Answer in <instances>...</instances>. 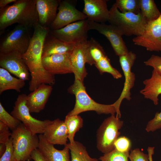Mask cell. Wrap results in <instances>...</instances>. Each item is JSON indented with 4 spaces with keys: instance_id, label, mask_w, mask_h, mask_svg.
I'll list each match as a JSON object with an SVG mask.
<instances>
[{
    "instance_id": "5bb4252c",
    "label": "cell",
    "mask_w": 161,
    "mask_h": 161,
    "mask_svg": "<svg viewBox=\"0 0 161 161\" xmlns=\"http://www.w3.org/2000/svg\"><path fill=\"white\" fill-rule=\"evenodd\" d=\"M22 55L16 52L0 54V66L24 81L29 79L30 73Z\"/></svg>"
},
{
    "instance_id": "6da1fadb",
    "label": "cell",
    "mask_w": 161,
    "mask_h": 161,
    "mask_svg": "<svg viewBox=\"0 0 161 161\" xmlns=\"http://www.w3.org/2000/svg\"><path fill=\"white\" fill-rule=\"evenodd\" d=\"M34 28L28 48L22 56L31 76L29 88L31 92L42 83L52 86L55 83L54 75L45 70L42 63L43 45L47 36L50 32V28L43 26L39 23Z\"/></svg>"
},
{
    "instance_id": "d4e9b609",
    "label": "cell",
    "mask_w": 161,
    "mask_h": 161,
    "mask_svg": "<svg viewBox=\"0 0 161 161\" xmlns=\"http://www.w3.org/2000/svg\"><path fill=\"white\" fill-rule=\"evenodd\" d=\"M84 52L86 63L90 65H95L106 55L102 47L92 38L86 42Z\"/></svg>"
},
{
    "instance_id": "836d02e7",
    "label": "cell",
    "mask_w": 161,
    "mask_h": 161,
    "mask_svg": "<svg viewBox=\"0 0 161 161\" xmlns=\"http://www.w3.org/2000/svg\"><path fill=\"white\" fill-rule=\"evenodd\" d=\"M115 148L121 152H129L131 146L130 140L128 137L122 136L118 137L114 143Z\"/></svg>"
},
{
    "instance_id": "cb8c5ba5",
    "label": "cell",
    "mask_w": 161,
    "mask_h": 161,
    "mask_svg": "<svg viewBox=\"0 0 161 161\" xmlns=\"http://www.w3.org/2000/svg\"><path fill=\"white\" fill-rule=\"evenodd\" d=\"M25 81L12 76L5 69L0 68V94L9 90H14L20 92L24 86Z\"/></svg>"
},
{
    "instance_id": "5b68a950",
    "label": "cell",
    "mask_w": 161,
    "mask_h": 161,
    "mask_svg": "<svg viewBox=\"0 0 161 161\" xmlns=\"http://www.w3.org/2000/svg\"><path fill=\"white\" fill-rule=\"evenodd\" d=\"M16 161H28L31 160V154L38 147V136L33 134L21 123L12 131L11 136Z\"/></svg>"
},
{
    "instance_id": "f1b7e54d",
    "label": "cell",
    "mask_w": 161,
    "mask_h": 161,
    "mask_svg": "<svg viewBox=\"0 0 161 161\" xmlns=\"http://www.w3.org/2000/svg\"><path fill=\"white\" fill-rule=\"evenodd\" d=\"M115 4L122 13L137 14L140 12V0H117Z\"/></svg>"
},
{
    "instance_id": "7c38bea8",
    "label": "cell",
    "mask_w": 161,
    "mask_h": 161,
    "mask_svg": "<svg viewBox=\"0 0 161 161\" xmlns=\"http://www.w3.org/2000/svg\"><path fill=\"white\" fill-rule=\"evenodd\" d=\"M56 17L49 27L50 30L62 28L73 22L87 19L86 16L78 10L69 0L61 1Z\"/></svg>"
},
{
    "instance_id": "b9f144b4",
    "label": "cell",
    "mask_w": 161,
    "mask_h": 161,
    "mask_svg": "<svg viewBox=\"0 0 161 161\" xmlns=\"http://www.w3.org/2000/svg\"><path fill=\"white\" fill-rule=\"evenodd\" d=\"M0 156L3 154L6 149V146L5 144L0 143Z\"/></svg>"
},
{
    "instance_id": "83f0119b",
    "label": "cell",
    "mask_w": 161,
    "mask_h": 161,
    "mask_svg": "<svg viewBox=\"0 0 161 161\" xmlns=\"http://www.w3.org/2000/svg\"><path fill=\"white\" fill-rule=\"evenodd\" d=\"M64 122L68 131V139L69 143L72 144L75 141L74 137L75 133L83 127V119L78 115H69L67 114L65 117Z\"/></svg>"
},
{
    "instance_id": "ac0fdd59",
    "label": "cell",
    "mask_w": 161,
    "mask_h": 161,
    "mask_svg": "<svg viewBox=\"0 0 161 161\" xmlns=\"http://www.w3.org/2000/svg\"><path fill=\"white\" fill-rule=\"evenodd\" d=\"M50 143L65 146L67 144L68 133L64 121L57 118L50 122L46 127L43 134Z\"/></svg>"
},
{
    "instance_id": "74e56055",
    "label": "cell",
    "mask_w": 161,
    "mask_h": 161,
    "mask_svg": "<svg viewBox=\"0 0 161 161\" xmlns=\"http://www.w3.org/2000/svg\"><path fill=\"white\" fill-rule=\"evenodd\" d=\"M9 128L5 124L0 121V143H5L9 139L11 135Z\"/></svg>"
},
{
    "instance_id": "3957f363",
    "label": "cell",
    "mask_w": 161,
    "mask_h": 161,
    "mask_svg": "<svg viewBox=\"0 0 161 161\" xmlns=\"http://www.w3.org/2000/svg\"><path fill=\"white\" fill-rule=\"evenodd\" d=\"M68 93L75 95V102L73 109L69 112V115H78L88 111H94L97 114L115 115L116 113L113 104L106 105L99 103L94 100L87 93L83 83L75 78L73 83L68 89Z\"/></svg>"
},
{
    "instance_id": "d6986e66",
    "label": "cell",
    "mask_w": 161,
    "mask_h": 161,
    "mask_svg": "<svg viewBox=\"0 0 161 161\" xmlns=\"http://www.w3.org/2000/svg\"><path fill=\"white\" fill-rule=\"evenodd\" d=\"M38 148L47 161H71L70 150L66 145L62 150H59L46 139L43 134H39Z\"/></svg>"
},
{
    "instance_id": "4dcf8cb0",
    "label": "cell",
    "mask_w": 161,
    "mask_h": 161,
    "mask_svg": "<svg viewBox=\"0 0 161 161\" xmlns=\"http://www.w3.org/2000/svg\"><path fill=\"white\" fill-rule=\"evenodd\" d=\"M0 121L6 124L12 131L16 129L21 122L9 114L0 102Z\"/></svg>"
},
{
    "instance_id": "e0dca14e",
    "label": "cell",
    "mask_w": 161,
    "mask_h": 161,
    "mask_svg": "<svg viewBox=\"0 0 161 161\" xmlns=\"http://www.w3.org/2000/svg\"><path fill=\"white\" fill-rule=\"evenodd\" d=\"M52 90V86L42 83L27 95L26 104L30 113H39L44 109Z\"/></svg>"
},
{
    "instance_id": "7402d4cb",
    "label": "cell",
    "mask_w": 161,
    "mask_h": 161,
    "mask_svg": "<svg viewBox=\"0 0 161 161\" xmlns=\"http://www.w3.org/2000/svg\"><path fill=\"white\" fill-rule=\"evenodd\" d=\"M76 44L61 40L55 37L49 32L44 41L42 58L54 54L70 53Z\"/></svg>"
},
{
    "instance_id": "60d3db41",
    "label": "cell",
    "mask_w": 161,
    "mask_h": 161,
    "mask_svg": "<svg viewBox=\"0 0 161 161\" xmlns=\"http://www.w3.org/2000/svg\"><path fill=\"white\" fill-rule=\"evenodd\" d=\"M154 147H148L147 150L148 152V159L149 161H153L152 159V156L154 153Z\"/></svg>"
},
{
    "instance_id": "d590c367",
    "label": "cell",
    "mask_w": 161,
    "mask_h": 161,
    "mask_svg": "<svg viewBox=\"0 0 161 161\" xmlns=\"http://www.w3.org/2000/svg\"><path fill=\"white\" fill-rule=\"evenodd\" d=\"M144 63L146 66L153 67L154 70L161 75V57L152 55Z\"/></svg>"
},
{
    "instance_id": "484cf974",
    "label": "cell",
    "mask_w": 161,
    "mask_h": 161,
    "mask_svg": "<svg viewBox=\"0 0 161 161\" xmlns=\"http://www.w3.org/2000/svg\"><path fill=\"white\" fill-rule=\"evenodd\" d=\"M65 145L69 149L71 161H99L90 157L85 147L78 141H75L72 144L69 143Z\"/></svg>"
},
{
    "instance_id": "52a82bcc",
    "label": "cell",
    "mask_w": 161,
    "mask_h": 161,
    "mask_svg": "<svg viewBox=\"0 0 161 161\" xmlns=\"http://www.w3.org/2000/svg\"><path fill=\"white\" fill-rule=\"evenodd\" d=\"M31 38L28 28L18 24L1 41L0 54L16 52L22 55L28 48Z\"/></svg>"
},
{
    "instance_id": "8992f818",
    "label": "cell",
    "mask_w": 161,
    "mask_h": 161,
    "mask_svg": "<svg viewBox=\"0 0 161 161\" xmlns=\"http://www.w3.org/2000/svg\"><path fill=\"white\" fill-rule=\"evenodd\" d=\"M123 125V122L115 115L105 119L97 131L96 146L104 154L115 148V143L120 134L119 130Z\"/></svg>"
},
{
    "instance_id": "ba28073f",
    "label": "cell",
    "mask_w": 161,
    "mask_h": 161,
    "mask_svg": "<svg viewBox=\"0 0 161 161\" xmlns=\"http://www.w3.org/2000/svg\"><path fill=\"white\" fill-rule=\"evenodd\" d=\"M27 97V95L24 94L18 96L10 114L21 122L33 134H43L51 120H41L33 117L26 104Z\"/></svg>"
},
{
    "instance_id": "d6a6232c",
    "label": "cell",
    "mask_w": 161,
    "mask_h": 161,
    "mask_svg": "<svg viewBox=\"0 0 161 161\" xmlns=\"http://www.w3.org/2000/svg\"><path fill=\"white\" fill-rule=\"evenodd\" d=\"M6 149L0 157V161H16L14 156L12 140L11 137L5 143Z\"/></svg>"
},
{
    "instance_id": "4fadbf2b",
    "label": "cell",
    "mask_w": 161,
    "mask_h": 161,
    "mask_svg": "<svg viewBox=\"0 0 161 161\" xmlns=\"http://www.w3.org/2000/svg\"><path fill=\"white\" fill-rule=\"evenodd\" d=\"M89 30H96L105 36L110 42L116 55L119 57L129 52L122 35L111 25L89 21Z\"/></svg>"
},
{
    "instance_id": "277c9868",
    "label": "cell",
    "mask_w": 161,
    "mask_h": 161,
    "mask_svg": "<svg viewBox=\"0 0 161 161\" xmlns=\"http://www.w3.org/2000/svg\"><path fill=\"white\" fill-rule=\"evenodd\" d=\"M108 21L121 35L139 36L143 32L147 21L141 12L123 13L114 3L109 10Z\"/></svg>"
},
{
    "instance_id": "f35d334b",
    "label": "cell",
    "mask_w": 161,
    "mask_h": 161,
    "mask_svg": "<svg viewBox=\"0 0 161 161\" xmlns=\"http://www.w3.org/2000/svg\"><path fill=\"white\" fill-rule=\"evenodd\" d=\"M31 158L34 161H47L38 148L31 152Z\"/></svg>"
},
{
    "instance_id": "4316f807",
    "label": "cell",
    "mask_w": 161,
    "mask_h": 161,
    "mask_svg": "<svg viewBox=\"0 0 161 161\" xmlns=\"http://www.w3.org/2000/svg\"><path fill=\"white\" fill-rule=\"evenodd\" d=\"M140 12L147 22L157 19L161 13L153 0H140Z\"/></svg>"
},
{
    "instance_id": "e575fe53",
    "label": "cell",
    "mask_w": 161,
    "mask_h": 161,
    "mask_svg": "<svg viewBox=\"0 0 161 161\" xmlns=\"http://www.w3.org/2000/svg\"><path fill=\"white\" fill-rule=\"evenodd\" d=\"M161 128V112H157L154 117L149 121L146 125L145 130L148 132H153Z\"/></svg>"
},
{
    "instance_id": "8fae6325",
    "label": "cell",
    "mask_w": 161,
    "mask_h": 161,
    "mask_svg": "<svg viewBox=\"0 0 161 161\" xmlns=\"http://www.w3.org/2000/svg\"><path fill=\"white\" fill-rule=\"evenodd\" d=\"M89 21L87 19L70 24L57 30H50V33L56 38L63 41L75 44L87 41Z\"/></svg>"
},
{
    "instance_id": "ffe728a7",
    "label": "cell",
    "mask_w": 161,
    "mask_h": 161,
    "mask_svg": "<svg viewBox=\"0 0 161 161\" xmlns=\"http://www.w3.org/2000/svg\"><path fill=\"white\" fill-rule=\"evenodd\" d=\"M61 0H36V7L39 23L49 27L55 20Z\"/></svg>"
},
{
    "instance_id": "44dd1931",
    "label": "cell",
    "mask_w": 161,
    "mask_h": 161,
    "mask_svg": "<svg viewBox=\"0 0 161 161\" xmlns=\"http://www.w3.org/2000/svg\"><path fill=\"white\" fill-rule=\"evenodd\" d=\"M86 42L77 44L71 52L69 57L75 78L83 83L87 74L85 67L86 62L84 52Z\"/></svg>"
},
{
    "instance_id": "30bf717a",
    "label": "cell",
    "mask_w": 161,
    "mask_h": 161,
    "mask_svg": "<svg viewBox=\"0 0 161 161\" xmlns=\"http://www.w3.org/2000/svg\"><path fill=\"white\" fill-rule=\"evenodd\" d=\"M132 41L135 45L148 51L161 52V15L157 19L148 22L143 33Z\"/></svg>"
},
{
    "instance_id": "2e32d148",
    "label": "cell",
    "mask_w": 161,
    "mask_h": 161,
    "mask_svg": "<svg viewBox=\"0 0 161 161\" xmlns=\"http://www.w3.org/2000/svg\"><path fill=\"white\" fill-rule=\"evenodd\" d=\"M82 12L89 21L104 23L108 21L109 10L106 0H84Z\"/></svg>"
},
{
    "instance_id": "7a4b0ae2",
    "label": "cell",
    "mask_w": 161,
    "mask_h": 161,
    "mask_svg": "<svg viewBox=\"0 0 161 161\" xmlns=\"http://www.w3.org/2000/svg\"><path fill=\"white\" fill-rule=\"evenodd\" d=\"M0 9V34L14 24L29 28H34L39 23L36 0H17L13 4Z\"/></svg>"
},
{
    "instance_id": "8d00e7d4",
    "label": "cell",
    "mask_w": 161,
    "mask_h": 161,
    "mask_svg": "<svg viewBox=\"0 0 161 161\" xmlns=\"http://www.w3.org/2000/svg\"><path fill=\"white\" fill-rule=\"evenodd\" d=\"M129 158L130 161H149L148 154L144 153L138 148L131 150Z\"/></svg>"
},
{
    "instance_id": "1f68e13d",
    "label": "cell",
    "mask_w": 161,
    "mask_h": 161,
    "mask_svg": "<svg viewBox=\"0 0 161 161\" xmlns=\"http://www.w3.org/2000/svg\"><path fill=\"white\" fill-rule=\"evenodd\" d=\"M129 152H121L115 148L111 152L100 156V161H128Z\"/></svg>"
},
{
    "instance_id": "603a6c76",
    "label": "cell",
    "mask_w": 161,
    "mask_h": 161,
    "mask_svg": "<svg viewBox=\"0 0 161 161\" xmlns=\"http://www.w3.org/2000/svg\"><path fill=\"white\" fill-rule=\"evenodd\" d=\"M145 85L140 93L145 98L151 100L155 105L158 103L159 95L161 94V75L153 69L151 77L143 81Z\"/></svg>"
},
{
    "instance_id": "9c48e42d",
    "label": "cell",
    "mask_w": 161,
    "mask_h": 161,
    "mask_svg": "<svg viewBox=\"0 0 161 161\" xmlns=\"http://www.w3.org/2000/svg\"><path fill=\"white\" fill-rule=\"evenodd\" d=\"M119 58L125 81L123 89L119 97L113 104L116 110V117L120 119L121 117L120 107L122 100L124 99L128 100L131 99L130 90L134 86L135 80V75L131 71V68L136 59V55L132 52L129 51Z\"/></svg>"
},
{
    "instance_id": "9a60e30c",
    "label": "cell",
    "mask_w": 161,
    "mask_h": 161,
    "mask_svg": "<svg viewBox=\"0 0 161 161\" xmlns=\"http://www.w3.org/2000/svg\"><path fill=\"white\" fill-rule=\"evenodd\" d=\"M70 54H54L42 58L44 68L54 75L73 73L70 61Z\"/></svg>"
},
{
    "instance_id": "f546056e",
    "label": "cell",
    "mask_w": 161,
    "mask_h": 161,
    "mask_svg": "<svg viewBox=\"0 0 161 161\" xmlns=\"http://www.w3.org/2000/svg\"><path fill=\"white\" fill-rule=\"evenodd\" d=\"M95 65L101 75L104 73L107 72L111 74L116 79L122 77L120 72L111 65L110 60L106 55L103 57Z\"/></svg>"
},
{
    "instance_id": "ab89813d",
    "label": "cell",
    "mask_w": 161,
    "mask_h": 161,
    "mask_svg": "<svg viewBox=\"0 0 161 161\" xmlns=\"http://www.w3.org/2000/svg\"><path fill=\"white\" fill-rule=\"evenodd\" d=\"M17 0H0V8L2 9L6 7L7 5L12 2H16Z\"/></svg>"
}]
</instances>
